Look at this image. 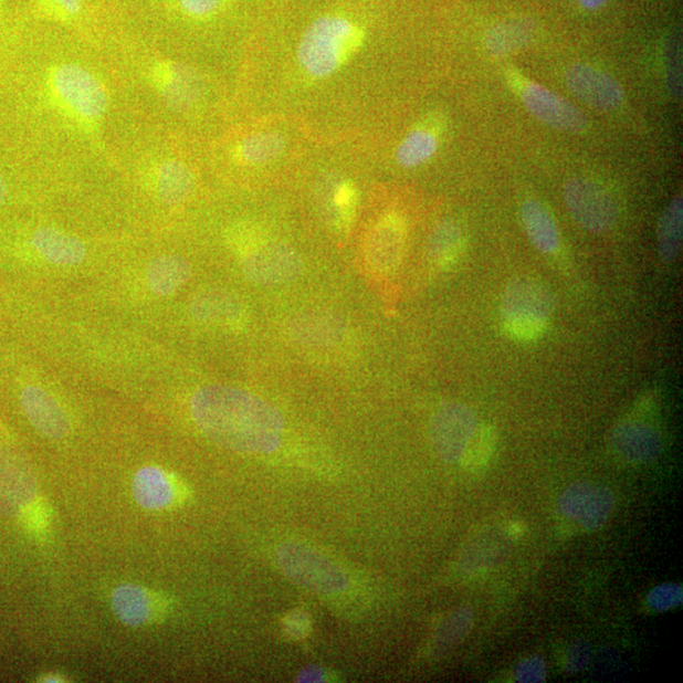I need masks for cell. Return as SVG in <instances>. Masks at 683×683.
Here are the masks:
<instances>
[{
	"label": "cell",
	"mask_w": 683,
	"mask_h": 683,
	"mask_svg": "<svg viewBox=\"0 0 683 683\" xmlns=\"http://www.w3.org/2000/svg\"><path fill=\"white\" fill-rule=\"evenodd\" d=\"M33 24L22 81L31 159L81 183L112 177L114 145L134 116L108 49Z\"/></svg>",
	"instance_id": "6da1fadb"
},
{
	"label": "cell",
	"mask_w": 683,
	"mask_h": 683,
	"mask_svg": "<svg viewBox=\"0 0 683 683\" xmlns=\"http://www.w3.org/2000/svg\"><path fill=\"white\" fill-rule=\"evenodd\" d=\"M133 116L208 143L233 118V94L196 59L122 32L108 48Z\"/></svg>",
	"instance_id": "7a4b0ae2"
},
{
	"label": "cell",
	"mask_w": 683,
	"mask_h": 683,
	"mask_svg": "<svg viewBox=\"0 0 683 683\" xmlns=\"http://www.w3.org/2000/svg\"><path fill=\"white\" fill-rule=\"evenodd\" d=\"M204 144L135 117L122 130L112 178L146 232L160 233L200 197Z\"/></svg>",
	"instance_id": "3957f363"
},
{
	"label": "cell",
	"mask_w": 683,
	"mask_h": 683,
	"mask_svg": "<svg viewBox=\"0 0 683 683\" xmlns=\"http://www.w3.org/2000/svg\"><path fill=\"white\" fill-rule=\"evenodd\" d=\"M135 238L134 233L103 238L59 221L56 217L38 214L0 231V259L17 271L66 276L116 255Z\"/></svg>",
	"instance_id": "277c9868"
},
{
	"label": "cell",
	"mask_w": 683,
	"mask_h": 683,
	"mask_svg": "<svg viewBox=\"0 0 683 683\" xmlns=\"http://www.w3.org/2000/svg\"><path fill=\"white\" fill-rule=\"evenodd\" d=\"M190 414L201 433L227 450L273 453L283 441L282 413L242 389L225 385L201 387L192 393Z\"/></svg>",
	"instance_id": "5b68a950"
},
{
	"label": "cell",
	"mask_w": 683,
	"mask_h": 683,
	"mask_svg": "<svg viewBox=\"0 0 683 683\" xmlns=\"http://www.w3.org/2000/svg\"><path fill=\"white\" fill-rule=\"evenodd\" d=\"M225 246L239 260L244 277L261 286L294 282L303 273V261L287 244L271 240L262 224L238 219L224 228Z\"/></svg>",
	"instance_id": "8992f818"
},
{
	"label": "cell",
	"mask_w": 683,
	"mask_h": 683,
	"mask_svg": "<svg viewBox=\"0 0 683 683\" xmlns=\"http://www.w3.org/2000/svg\"><path fill=\"white\" fill-rule=\"evenodd\" d=\"M32 21L107 50L124 32L118 0H33Z\"/></svg>",
	"instance_id": "52a82bcc"
},
{
	"label": "cell",
	"mask_w": 683,
	"mask_h": 683,
	"mask_svg": "<svg viewBox=\"0 0 683 683\" xmlns=\"http://www.w3.org/2000/svg\"><path fill=\"white\" fill-rule=\"evenodd\" d=\"M276 563L288 580L305 590L336 595L349 586L348 576L340 566L301 543H285L280 547Z\"/></svg>",
	"instance_id": "ba28073f"
},
{
	"label": "cell",
	"mask_w": 683,
	"mask_h": 683,
	"mask_svg": "<svg viewBox=\"0 0 683 683\" xmlns=\"http://www.w3.org/2000/svg\"><path fill=\"white\" fill-rule=\"evenodd\" d=\"M137 269L133 286L138 300L145 302L171 300L192 276L190 260L175 251L156 250Z\"/></svg>",
	"instance_id": "9c48e42d"
},
{
	"label": "cell",
	"mask_w": 683,
	"mask_h": 683,
	"mask_svg": "<svg viewBox=\"0 0 683 683\" xmlns=\"http://www.w3.org/2000/svg\"><path fill=\"white\" fill-rule=\"evenodd\" d=\"M408 223L396 210L383 213L367 232L364 260L374 276H389L400 266L407 249Z\"/></svg>",
	"instance_id": "30bf717a"
},
{
	"label": "cell",
	"mask_w": 683,
	"mask_h": 683,
	"mask_svg": "<svg viewBox=\"0 0 683 683\" xmlns=\"http://www.w3.org/2000/svg\"><path fill=\"white\" fill-rule=\"evenodd\" d=\"M511 78L525 107L543 124L572 134H581L588 129V118L571 102L542 85L527 81L518 73L511 75Z\"/></svg>",
	"instance_id": "8fae6325"
},
{
	"label": "cell",
	"mask_w": 683,
	"mask_h": 683,
	"mask_svg": "<svg viewBox=\"0 0 683 683\" xmlns=\"http://www.w3.org/2000/svg\"><path fill=\"white\" fill-rule=\"evenodd\" d=\"M564 197L568 212L585 230L600 233L616 224L617 201L600 183L582 178L569 180Z\"/></svg>",
	"instance_id": "7c38bea8"
},
{
	"label": "cell",
	"mask_w": 683,
	"mask_h": 683,
	"mask_svg": "<svg viewBox=\"0 0 683 683\" xmlns=\"http://www.w3.org/2000/svg\"><path fill=\"white\" fill-rule=\"evenodd\" d=\"M20 402L25 418L49 440H63L72 431V422L55 393L36 380H25L20 388Z\"/></svg>",
	"instance_id": "4fadbf2b"
},
{
	"label": "cell",
	"mask_w": 683,
	"mask_h": 683,
	"mask_svg": "<svg viewBox=\"0 0 683 683\" xmlns=\"http://www.w3.org/2000/svg\"><path fill=\"white\" fill-rule=\"evenodd\" d=\"M477 425L476 416L470 408L462 404L442 407L432 422L434 451L446 462L460 461Z\"/></svg>",
	"instance_id": "5bb4252c"
},
{
	"label": "cell",
	"mask_w": 683,
	"mask_h": 683,
	"mask_svg": "<svg viewBox=\"0 0 683 683\" xmlns=\"http://www.w3.org/2000/svg\"><path fill=\"white\" fill-rule=\"evenodd\" d=\"M566 84L577 98L601 112L614 111L624 101L623 90L616 78L590 65L569 67Z\"/></svg>",
	"instance_id": "9a60e30c"
},
{
	"label": "cell",
	"mask_w": 683,
	"mask_h": 683,
	"mask_svg": "<svg viewBox=\"0 0 683 683\" xmlns=\"http://www.w3.org/2000/svg\"><path fill=\"white\" fill-rule=\"evenodd\" d=\"M503 317H533L547 319L556 308L550 287L534 277H522L507 285L502 300Z\"/></svg>",
	"instance_id": "2e32d148"
},
{
	"label": "cell",
	"mask_w": 683,
	"mask_h": 683,
	"mask_svg": "<svg viewBox=\"0 0 683 683\" xmlns=\"http://www.w3.org/2000/svg\"><path fill=\"white\" fill-rule=\"evenodd\" d=\"M189 314L203 326L227 330H241L249 322L246 306L225 292L199 293L189 304Z\"/></svg>",
	"instance_id": "e0dca14e"
},
{
	"label": "cell",
	"mask_w": 683,
	"mask_h": 683,
	"mask_svg": "<svg viewBox=\"0 0 683 683\" xmlns=\"http://www.w3.org/2000/svg\"><path fill=\"white\" fill-rule=\"evenodd\" d=\"M445 122L440 114L425 117L402 139L396 159L402 168L413 169L431 160L441 144Z\"/></svg>",
	"instance_id": "ac0fdd59"
},
{
	"label": "cell",
	"mask_w": 683,
	"mask_h": 683,
	"mask_svg": "<svg viewBox=\"0 0 683 683\" xmlns=\"http://www.w3.org/2000/svg\"><path fill=\"white\" fill-rule=\"evenodd\" d=\"M134 495L139 506L148 511H164L178 502L177 480L165 470L147 466L134 480Z\"/></svg>",
	"instance_id": "d6986e66"
},
{
	"label": "cell",
	"mask_w": 683,
	"mask_h": 683,
	"mask_svg": "<svg viewBox=\"0 0 683 683\" xmlns=\"http://www.w3.org/2000/svg\"><path fill=\"white\" fill-rule=\"evenodd\" d=\"M112 607L118 619L128 627H143L157 617V599L136 585H122L114 590Z\"/></svg>",
	"instance_id": "ffe728a7"
},
{
	"label": "cell",
	"mask_w": 683,
	"mask_h": 683,
	"mask_svg": "<svg viewBox=\"0 0 683 683\" xmlns=\"http://www.w3.org/2000/svg\"><path fill=\"white\" fill-rule=\"evenodd\" d=\"M536 36L537 23L527 17H516L494 24L486 32L485 46L490 54L506 56L528 48Z\"/></svg>",
	"instance_id": "44dd1931"
},
{
	"label": "cell",
	"mask_w": 683,
	"mask_h": 683,
	"mask_svg": "<svg viewBox=\"0 0 683 683\" xmlns=\"http://www.w3.org/2000/svg\"><path fill=\"white\" fill-rule=\"evenodd\" d=\"M522 222L534 248L543 253L559 249L560 235L554 216L538 200H527L521 208Z\"/></svg>",
	"instance_id": "7402d4cb"
},
{
	"label": "cell",
	"mask_w": 683,
	"mask_h": 683,
	"mask_svg": "<svg viewBox=\"0 0 683 683\" xmlns=\"http://www.w3.org/2000/svg\"><path fill=\"white\" fill-rule=\"evenodd\" d=\"M466 250V239L461 228L452 221H445L435 228L429 241V256L437 267L450 270L462 259Z\"/></svg>",
	"instance_id": "603a6c76"
},
{
	"label": "cell",
	"mask_w": 683,
	"mask_h": 683,
	"mask_svg": "<svg viewBox=\"0 0 683 683\" xmlns=\"http://www.w3.org/2000/svg\"><path fill=\"white\" fill-rule=\"evenodd\" d=\"M683 238V200L679 196L664 209L656 231L659 251L665 262H671L679 256L682 249Z\"/></svg>",
	"instance_id": "cb8c5ba5"
},
{
	"label": "cell",
	"mask_w": 683,
	"mask_h": 683,
	"mask_svg": "<svg viewBox=\"0 0 683 683\" xmlns=\"http://www.w3.org/2000/svg\"><path fill=\"white\" fill-rule=\"evenodd\" d=\"M496 445V429L493 425H477L460 461L470 471L483 470L492 461Z\"/></svg>",
	"instance_id": "d4e9b609"
},
{
	"label": "cell",
	"mask_w": 683,
	"mask_h": 683,
	"mask_svg": "<svg viewBox=\"0 0 683 683\" xmlns=\"http://www.w3.org/2000/svg\"><path fill=\"white\" fill-rule=\"evenodd\" d=\"M358 201H360V191L354 180L345 179L336 183L332 190V209L335 223L339 231L348 232L353 227Z\"/></svg>",
	"instance_id": "484cf974"
},
{
	"label": "cell",
	"mask_w": 683,
	"mask_h": 683,
	"mask_svg": "<svg viewBox=\"0 0 683 683\" xmlns=\"http://www.w3.org/2000/svg\"><path fill=\"white\" fill-rule=\"evenodd\" d=\"M663 65L665 83L674 98L682 95V42L681 34L673 31L663 43Z\"/></svg>",
	"instance_id": "4316f807"
},
{
	"label": "cell",
	"mask_w": 683,
	"mask_h": 683,
	"mask_svg": "<svg viewBox=\"0 0 683 683\" xmlns=\"http://www.w3.org/2000/svg\"><path fill=\"white\" fill-rule=\"evenodd\" d=\"M549 321L533 317H503V332L514 340L532 342L546 335Z\"/></svg>",
	"instance_id": "83f0119b"
},
{
	"label": "cell",
	"mask_w": 683,
	"mask_h": 683,
	"mask_svg": "<svg viewBox=\"0 0 683 683\" xmlns=\"http://www.w3.org/2000/svg\"><path fill=\"white\" fill-rule=\"evenodd\" d=\"M284 629L288 637L302 639L311 632V620L302 611H294L284 621Z\"/></svg>",
	"instance_id": "f1b7e54d"
},
{
	"label": "cell",
	"mask_w": 683,
	"mask_h": 683,
	"mask_svg": "<svg viewBox=\"0 0 683 683\" xmlns=\"http://www.w3.org/2000/svg\"><path fill=\"white\" fill-rule=\"evenodd\" d=\"M15 200L14 182L3 166H0V210L11 206Z\"/></svg>",
	"instance_id": "f546056e"
},
{
	"label": "cell",
	"mask_w": 683,
	"mask_h": 683,
	"mask_svg": "<svg viewBox=\"0 0 683 683\" xmlns=\"http://www.w3.org/2000/svg\"><path fill=\"white\" fill-rule=\"evenodd\" d=\"M46 511L40 506H34L28 512V523L33 530H40L46 527Z\"/></svg>",
	"instance_id": "4dcf8cb0"
},
{
	"label": "cell",
	"mask_w": 683,
	"mask_h": 683,
	"mask_svg": "<svg viewBox=\"0 0 683 683\" xmlns=\"http://www.w3.org/2000/svg\"><path fill=\"white\" fill-rule=\"evenodd\" d=\"M327 674L321 668H312L305 669L301 672L300 676H297V682H323L326 681Z\"/></svg>",
	"instance_id": "1f68e13d"
},
{
	"label": "cell",
	"mask_w": 683,
	"mask_h": 683,
	"mask_svg": "<svg viewBox=\"0 0 683 683\" xmlns=\"http://www.w3.org/2000/svg\"><path fill=\"white\" fill-rule=\"evenodd\" d=\"M505 530L511 538H521L527 532V527H525L524 523L515 521L507 524Z\"/></svg>",
	"instance_id": "d6a6232c"
},
{
	"label": "cell",
	"mask_w": 683,
	"mask_h": 683,
	"mask_svg": "<svg viewBox=\"0 0 683 683\" xmlns=\"http://www.w3.org/2000/svg\"><path fill=\"white\" fill-rule=\"evenodd\" d=\"M585 10L597 11L599 8L606 6L608 0H579Z\"/></svg>",
	"instance_id": "836d02e7"
},
{
	"label": "cell",
	"mask_w": 683,
	"mask_h": 683,
	"mask_svg": "<svg viewBox=\"0 0 683 683\" xmlns=\"http://www.w3.org/2000/svg\"><path fill=\"white\" fill-rule=\"evenodd\" d=\"M0 2H2V0H0Z\"/></svg>",
	"instance_id": "e575fe53"
}]
</instances>
